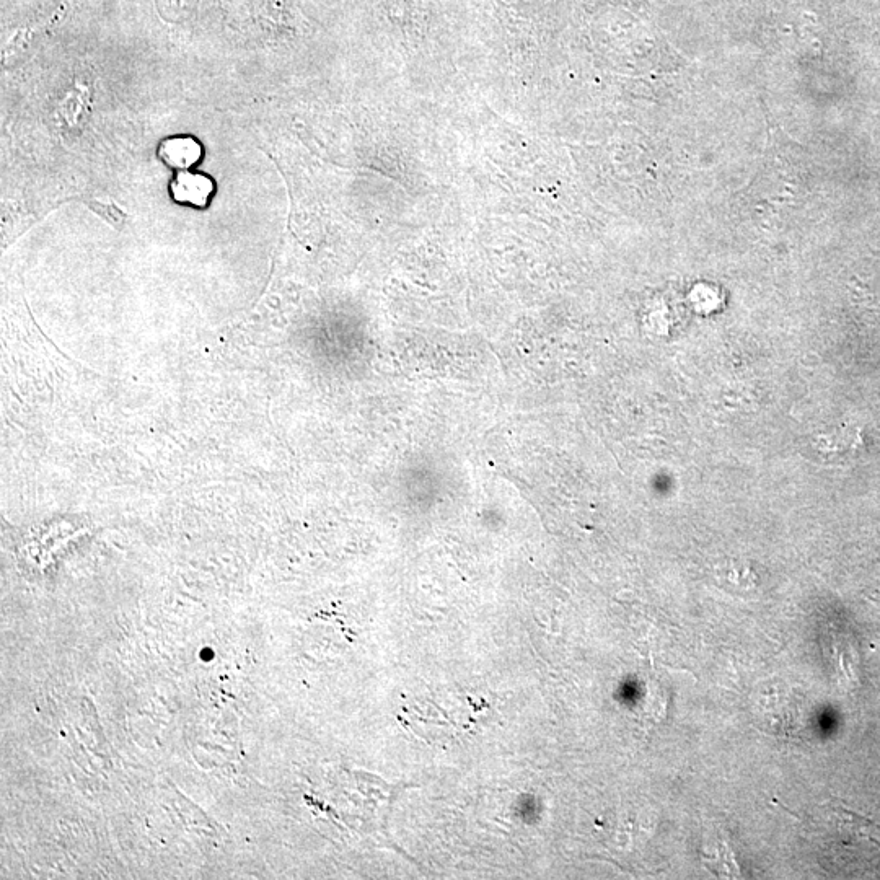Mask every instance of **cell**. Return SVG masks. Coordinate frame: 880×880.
Segmentation results:
<instances>
[{
	"label": "cell",
	"instance_id": "cell-3",
	"mask_svg": "<svg viewBox=\"0 0 880 880\" xmlns=\"http://www.w3.org/2000/svg\"><path fill=\"white\" fill-rule=\"evenodd\" d=\"M163 155L175 167H186L198 159L199 147L190 139H176L165 144Z\"/></svg>",
	"mask_w": 880,
	"mask_h": 880
},
{
	"label": "cell",
	"instance_id": "cell-2",
	"mask_svg": "<svg viewBox=\"0 0 880 880\" xmlns=\"http://www.w3.org/2000/svg\"><path fill=\"white\" fill-rule=\"evenodd\" d=\"M211 188V181L206 178L183 173L178 178V183H175V196L178 199H188L191 203L204 204Z\"/></svg>",
	"mask_w": 880,
	"mask_h": 880
},
{
	"label": "cell",
	"instance_id": "cell-1",
	"mask_svg": "<svg viewBox=\"0 0 880 880\" xmlns=\"http://www.w3.org/2000/svg\"><path fill=\"white\" fill-rule=\"evenodd\" d=\"M822 809L823 812L827 814L828 819L835 823V827L838 828V833H840L845 840H867L880 848L879 823L867 819V817L858 814V812H854V810L848 809V807L843 806V804H841L840 801H836V799H832V801L827 802V804H823Z\"/></svg>",
	"mask_w": 880,
	"mask_h": 880
}]
</instances>
